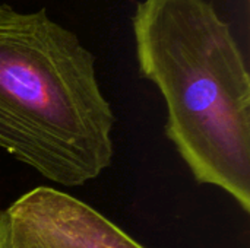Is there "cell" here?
<instances>
[{
	"label": "cell",
	"mask_w": 250,
	"mask_h": 248,
	"mask_svg": "<svg viewBox=\"0 0 250 248\" xmlns=\"http://www.w3.org/2000/svg\"><path fill=\"white\" fill-rule=\"evenodd\" d=\"M0 248H45L23 238L10 224L4 209L0 210Z\"/></svg>",
	"instance_id": "4"
},
{
	"label": "cell",
	"mask_w": 250,
	"mask_h": 248,
	"mask_svg": "<svg viewBox=\"0 0 250 248\" xmlns=\"http://www.w3.org/2000/svg\"><path fill=\"white\" fill-rule=\"evenodd\" d=\"M142 77L161 92L166 134L199 184L250 212V72L208 0H141L132 16Z\"/></svg>",
	"instance_id": "1"
},
{
	"label": "cell",
	"mask_w": 250,
	"mask_h": 248,
	"mask_svg": "<svg viewBox=\"0 0 250 248\" xmlns=\"http://www.w3.org/2000/svg\"><path fill=\"white\" fill-rule=\"evenodd\" d=\"M114 113L95 56L47 9L0 3V149L63 187L113 162Z\"/></svg>",
	"instance_id": "2"
},
{
	"label": "cell",
	"mask_w": 250,
	"mask_h": 248,
	"mask_svg": "<svg viewBox=\"0 0 250 248\" xmlns=\"http://www.w3.org/2000/svg\"><path fill=\"white\" fill-rule=\"evenodd\" d=\"M12 227L45 248H145L79 199L37 187L4 209Z\"/></svg>",
	"instance_id": "3"
}]
</instances>
